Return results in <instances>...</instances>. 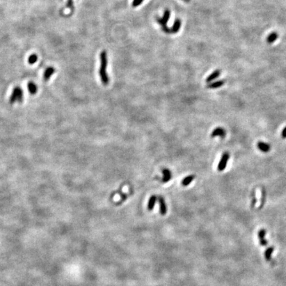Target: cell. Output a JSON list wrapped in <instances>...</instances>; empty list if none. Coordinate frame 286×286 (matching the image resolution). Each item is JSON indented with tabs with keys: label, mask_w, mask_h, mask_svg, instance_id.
I'll use <instances>...</instances> for the list:
<instances>
[{
	"label": "cell",
	"mask_w": 286,
	"mask_h": 286,
	"mask_svg": "<svg viewBox=\"0 0 286 286\" xmlns=\"http://www.w3.org/2000/svg\"><path fill=\"white\" fill-rule=\"evenodd\" d=\"M170 17V11L168 9H166L164 11L162 18H157L158 22L161 25L163 31L165 33H171L170 29L167 27V23H168Z\"/></svg>",
	"instance_id": "cell-3"
},
{
	"label": "cell",
	"mask_w": 286,
	"mask_h": 286,
	"mask_svg": "<svg viewBox=\"0 0 286 286\" xmlns=\"http://www.w3.org/2000/svg\"><path fill=\"white\" fill-rule=\"evenodd\" d=\"M265 200H266V189H265L264 188H262V197H261V205H260L261 207H262L263 206V205H264Z\"/></svg>",
	"instance_id": "cell-18"
},
{
	"label": "cell",
	"mask_w": 286,
	"mask_h": 286,
	"mask_svg": "<svg viewBox=\"0 0 286 286\" xmlns=\"http://www.w3.org/2000/svg\"><path fill=\"white\" fill-rule=\"evenodd\" d=\"M258 149L263 152H268L270 150V145L262 141H259L257 143Z\"/></svg>",
	"instance_id": "cell-6"
},
{
	"label": "cell",
	"mask_w": 286,
	"mask_h": 286,
	"mask_svg": "<svg viewBox=\"0 0 286 286\" xmlns=\"http://www.w3.org/2000/svg\"><path fill=\"white\" fill-rule=\"evenodd\" d=\"M221 74V71L219 70H217L215 71H214L212 74H211L206 79V82L209 83L211 82H212L213 80H214L215 79L217 78L218 77L220 76Z\"/></svg>",
	"instance_id": "cell-9"
},
{
	"label": "cell",
	"mask_w": 286,
	"mask_h": 286,
	"mask_svg": "<svg viewBox=\"0 0 286 286\" xmlns=\"http://www.w3.org/2000/svg\"><path fill=\"white\" fill-rule=\"evenodd\" d=\"M158 203H159V205H160V212H161V213L162 215L165 214V213H166V205H165L163 198H162V197H160L159 198H158Z\"/></svg>",
	"instance_id": "cell-15"
},
{
	"label": "cell",
	"mask_w": 286,
	"mask_h": 286,
	"mask_svg": "<svg viewBox=\"0 0 286 286\" xmlns=\"http://www.w3.org/2000/svg\"><path fill=\"white\" fill-rule=\"evenodd\" d=\"M225 83V80H219L217 82H215L212 83H210L207 85L208 88L210 89H215L218 88V87H220L221 86H223Z\"/></svg>",
	"instance_id": "cell-12"
},
{
	"label": "cell",
	"mask_w": 286,
	"mask_h": 286,
	"mask_svg": "<svg viewBox=\"0 0 286 286\" xmlns=\"http://www.w3.org/2000/svg\"><path fill=\"white\" fill-rule=\"evenodd\" d=\"M229 158H230V154H229V152H225L223 154L217 167V170L219 172H223V171L225 170V168L227 167V164L229 160Z\"/></svg>",
	"instance_id": "cell-4"
},
{
	"label": "cell",
	"mask_w": 286,
	"mask_h": 286,
	"mask_svg": "<svg viewBox=\"0 0 286 286\" xmlns=\"http://www.w3.org/2000/svg\"><path fill=\"white\" fill-rule=\"evenodd\" d=\"M156 197L155 195H152L151 196V197L150 198V199H149V209H154V205H155V204H156Z\"/></svg>",
	"instance_id": "cell-16"
},
{
	"label": "cell",
	"mask_w": 286,
	"mask_h": 286,
	"mask_svg": "<svg viewBox=\"0 0 286 286\" xmlns=\"http://www.w3.org/2000/svg\"><path fill=\"white\" fill-rule=\"evenodd\" d=\"M252 207H253L254 206H255V205L256 203V191L255 190H253L252 191Z\"/></svg>",
	"instance_id": "cell-19"
},
{
	"label": "cell",
	"mask_w": 286,
	"mask_h": 286,
	"mask_svg": "<svg viewBox=\"0 0 286 286\" xmlns=\"http://www.w3.org/2000/svg\"><path fill=\"white\" fill-rule=\"evenodd\" d=\"M23 99V92L20 87H15L9 98V103L13 104L15 102H22Z\"/></svg>",
	"instance_id": "cell-2"
},
{
	"label": "cell",
	"mask_w": 286,
	"mask_h": 286,
	"mask_svg": "<svg viewBox=\"0 0 286 286\" xmlns=\"http://www.w3.org/2000/svg\"><path fill=\"white\" fill-rule=\"evenodd\" d=\"M66 7L70 9H74V4H73V0H68L67 2V5H66Z\"/></svg>",
	"instance_id": "cell-21"
},
{
	"label": "cell",
	"mask_w": 286,
	"mask_h": 286,
	"mask_svg": "<svg viewBox=\"0 0 286 286\" xmlns=\"http://www.w3.org/2000/svg\"><path fill=\"white\" fill-rule=\"evenodd\" d=\"M100 62H101V65H100L99 68V76L101 77V82L107 85L109 80L107 73V55L106 51H102L100 54Z\"/></svg>",
	"instance_id": "cell-1"
},
{
	"label": "cell",
	"mask_w": 286,
	"mask_h": 286,
	"mask_svg": "<svg viewBox=\"0 0 286 286\" xmlns=\"http://www.w3.org/2000/svg\"><path fill=\"white\" fill-rule=\"evenodd\" d=\"M225 136H226V131H225L223 128H222V127H217L216 129H215L211 133V137L213 138L216 137H220L221 139L225 138Z\"/></svg>",
	"instance_id": "cell-5"
},
{
	"label": "cell",
	"mask_w": 286,
	"mask_h": 286,
	"mask_svg": "<svg viewBox=\"0 0 286 286\" xmlns=\"http://www.w3.org/2000/svg\"><path fill=\"white\" fill-rule=\"evenodd\" d=\"M55 72V69L53 67H49L46 69L45 73H44V80L48 81L51 78L52 75Z\"/></svg>",
	"instance_id": "cell-8"
},
{
	"label": "cell",
	"mask_w": 286,
	"mask_h": 286,
	"mask_svg": "<svg viewBox=\"0 0 286 286\" xmlns=\"http://www.w3.org/2000/svg\"><path fill=\"white\" fill-rule=\"evenodd\" d=\"M143 1H144V0H133V1L132 3V5L133 6V7H137V6L141 5V4L143 3Z\"/></svg>",
	"instance_id": "cell-20"
},
{
	"label": "cell",
	"mask_w": 286,
	"mask_h": 286,
	"mask_svg": "<svg viewBox=\"0 0 286 286\" xmlns=\"http://www.w3.org/2000/svg\"><path fill=\"white\" fill-rule=\"evenodd\" d=\"M162 173H163L162 181L164 183L168 182V181L171 179V178H172V173H171L170 170H168V168H164V170H162Z\"/></svg>",
	"instance_id": "cell-7"
},
{
	"label": "cell",
	"mask_w": 286,
	"mask_h": 286,
	"mask_svg": "<svg viewBox=\"0 0 286 286\" xmlns=\"http://www.w3.org/2000/svg\"><path fill=\"white\" fill-rule=\"evenodd\" d=\"M281 137H282L283 139H286V127H285V128L283 129L282 133H281Z\"/></svg>",
	"instance_id": "cell-22"
},
{
	"label": "cell",
	"mask_w": 286,
	"mask_h": 286,
	"mask_svg": "<svg viewBox=\"0 0 286 286\" xmlns=\"http://www.w3.org/2000/svg\"><path fill=\"white\" fill-rule=\"evenodd\" d=\"M277 38H278V34L275 32H273L268 35V37H267L266 41L268 42V43L272 44L273 42L276 41Z\"/></svg>",
	"instance_id": "cell-13"
},
{
	"label": "cell",
	"mask_w": 286,
	"mask_h": 286,
	"mask_svg": "<svg viewBox=\"0 0 286 286\" xmlns=\"http://www.w3.org/2000/svg\"><path fill=\"white\" fill-rule=\"evenodd\" d=\"M37 60H38V56L36 55H35V54H33V55H31L29 57L28 62L30 64H33L37 61Z\"/></svg>",
	"instance_id": "cell-17"
},
{
	"label": "cell",
	"mask_w": 286,
	"mask_h": 286,
	"mask_svg": "<svg viewBox=\"0 0 286 286\" xmlns=\"http://www.w3.org/2000/svg\"><path fill=\"white\" fill-rule=\"evenodd\" d=\"M181 27V21L178 19H176V20L174 21V24H173V26L172 29H170L171 33H176L178 32V31L179 30V29Z\"/></svg>",
	"instance_id": "cell-10"
},
{
	"label": "cell",
	"mask_w": 286,
	"mask_h": 286,
	"mask_svg": "<svg viewBox=\"0 0 286 286\" xmlns=\"http://www.w3.org/2000/svg\"><path fill=\"white\" fill-rule=\"evenodd\" d=\"M28 89L31 94H35L38 90V87L34 82H29L28 83Z\"/></svg>",
	"instance_id": "cell-14"
},
{
	"label": "cell",
	"mask_w": 286,
	"mask_h": 286,
	"mask_svg": "<svg viewBox=\"0 0 286 286\" xmlns=\"http://www.w3.org/2000/svg\"><path fill=\"white\" fill-rule=\"evenodd\" d=\"M195 176L194 175H189V176H187L184 178L183 179L182 181H181V184H182L183 186H187L189 184L193 181V180L195 179Z\"/></svg>",
	"instance_id": "cell-11"
}]
</instances>
